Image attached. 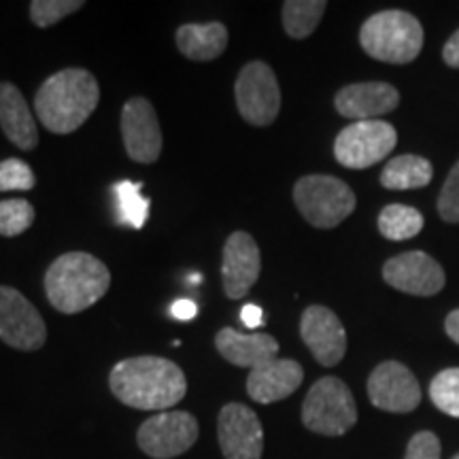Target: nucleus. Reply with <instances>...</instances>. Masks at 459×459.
<instances>
[{
    "instance_id": "nucleus-13",
    "label": "nucleus",
    "mask_w": 459,
    "mask_h": 459,
    "mask_svg": "<svg viewBox=\"0 0 459 459\" xmlns=\"http://www.w3.org/2000/svg\"><path fill=\"white\" fill-rule=\"evenodd\" d=\"M368 398L381 411L411 412L421 402V387L404 364L383 361L368 378Z\"/></svg>"
},
{
    "instance_id": "nucleus-27",
    "label": "nucleus",
    "mask_w": 459,
    "mask_h": 459,
    "mask_svg": "<svg viewBox=\"0 0 459 459\" xmlns=\"http://www.w3.org/2000/svg\"><path fill=\"white\" fill-rule=\"evenodd\" d=\"M429 398L445 415L459 419V368H446L434 377Z\"/></svg>"
},
{
    "instance_id": "nucleus-10",
    "label": "nucleus",
    "mask_w": 459,
    "mask_h": 459,
    "mask_svg": "<svg viewBox=\"0 0 459 459\" xmlns=\"http://www.w3.org/2000/svg\"><path fill=\"white\" fill-rule=\"evenodd\" d=\"M0 341L20 351H37L48 341L41 313L9 285H0Z\"/></svg>"
},
{
    "instance_id": "nucleus-23",
    "label": "nucleus",
    "mask_w": 459,
    "mask_h": 459,
    "mask_svg": "<svg viewBox=\"0 0 459 459\" xmlns=\"http://www.w3.org/2000/svg\"><path fill=\"white\" fill-rule=\"evenodd\" d=\"M328 3L324 0H287L283 4V28L291 39H307L317 30Z\"/></svg>"
},
{
    "instance_id": "nucleus-19",
    "label": "nucleus",
    "mask_w": 459,
    "mask_h": 459,
    "mask_svg": "<svg viewBox=\"0 0 459 459\" xmlns=\"http://www.w3.org/2000/svg\"><path fill=\"white\" fill-rule=\"evenodd\" d=\"M215 347L221 358L238 368H257L266 361L277 359L279 342L277 338L266 334V332H254V334H243L234 328H223L217 332Z\"/></svg>"
},
{
    "instance_id": "nucleus-17",
    "label": "nucleus",
    "mask_w": 459,
    "mask_h": 459,
    "mask_svg": "<svg viewBox=\"0 0 459 459\" xmlns=\"http://www.w3.org/2000/svg\"><path fill=\"white\" fill-rule=\"evenodd\" d=\"M400 102V94L394 85L383 82L351 83L336 94L334 105L342 117L353 122H368L394 111Z\"/></svg>"
},
{
    "instance_id": "nucleus-24",
    "label": "nucleus",
    "mask_w": 459,
    "mask_h": 459,
    "mask_svg": "<svg viewBox=\"0 0 459 459\" xmlns=\"http://www.w3.org/2000/svg\"><path fill=\"white\" fill-rule=\"evenodd\" d=\"M423 230V215L415 206L389 204L378 215V232L389 240H406Z\"/></svg>"
},
{
    "instance_id": "nucleus-12",
    "label": "nucleus",
    "mask_w": 459,
    "mask_h": 459,
    "mask_svg": "<svg viewBox=\"0 0 459 459\" xmlns=\"http://www.w3.org/2000/svg\"><path fill=\"white\" fill-rule=\"evenodd\" d=\"M220 446L226 459H262L264 429L260 419L249 406L230 402L217 421Z\"/></svg>"
},
{
    "instance_id": "nucleus-8",
    "label": "nucleus",
    "mask_w": 459,
    "mask_h": 459,
    "mask_svg": "<svg viewBox=\"0 0 459 459\" xmlns=\"http://www.w3.org/2000/svg\"><path fill=\"white\" fill-rule=\"evenodd\" d=\"M238 111L247 124L271 126L281 111V90L274 71L266 62H249L234 85Z\"/></svg>"
},
{
    "instance_id": "nucleus-11",
    "label": "nucleus",
    "mask_w": 459,
    "mask_h": 459,
    "mask_svg": "<svg viewBox=\"0 0 459 459\" xmlns=\"http://www.w3.org/2000/svg\"><path fill=\"white\" fill-rule=\"evenodd\" d=\"M122 139L126 153L141 164H153L162 153V130L156 108L143 96L130 99L122 108Z\"/></svg>"
},
{
    "instance_id": "nucleus-4",
    "label": "nucleus",
    "mask_w": 459,
    "mask_h": 459,
    "mask_svg": "<svg viewBox=\"0 0 459 459\" xmlns=\"http://www.w3.org/2000/svg\"><path fill=\"white\" fill-rule=\"evenodd\" d=\"M359 43L366 54L389 65H409L423 48V26L406 11L389 9L364 22Z\"/></svg>"
},
{
    "instance_id": "nucleus-26",
    "label": "nucleus",
    "mask_w": 459,
    "mask_h": 459,
    "mask_svg": "<svg viewBox=\"0 0 459 459\" xmlns=\"http://www.w3.org/2000/svg\"><path fill=\"white\" fill-rule=\"evenodd\" d=\"M34 223V206L24 198L0 200V237H20Z\"/></svg>"
},
{
    "instance_id": "nucleus-9",
    "label": "nucleus",
    "mask_w": 459,
    "mask_h": 459,
    "mask_svg": "<svg viewBox=\"0 0 459 459\" xmlns=\"http://www.w3.org/2000/svg\"><path fill=\"white\" fill-rule=\"evenodd\" d=\"M198 434L196 417L186 411H164L143 423L136 440H139L141 451L149 457L172 459L192 449Z\"/></svg>"
},
{
    "instance_id": "nucleus-25",
    "label": "nucleus",
    "mask_w": 459,
    "mask_h": 459,
    "mask_svg": "<svg viewBox=\"0 0 459 459\" xmlns=\"http://www.w3.org/2000/svg\"><path fill=\"white\" fill-rule=\"evenodd\" d=\"M143 183L119 181L113 186L115 204H117V220L124 226L141 230L149 220V198L141 194Z\"/></svg>"
},
{
    "instance_id": "nucleus-28",
    "label": "nucleus",
    "mask_w": 459,
    "mask_h": 459,
    "mask_svg": "<svg viewBox=\"0 0 459 459\" xmlns=\"http://www.w3.org/2000/svg\"><path fill=\"white\" fill-rule=\"evenodd\" d=\"M83 9L82 0H32L30 20L39 28H51L66 15L77 13Z\"/></svg>"
},
{
    "instance_id": "nucleus-3",
    "label": "nucleus",
    "mask_w": 459,
    "mask_h": 459,
    "mask_svg": "<svg viewBox=\"0 0 459 459\" xmlns=\"http://www.w3.org/2000/svg\"><path fill=\"white\" fill-rule=\"evenodd\" d=\"M111 273L85 251L60 255L45 273V294L57 313L74 315L90 308L108 291Z\"/></svg>"
},
{
    "instance_id": "nucleus-16",
    "label": "nucleus",
    "mask_w": 459,
    "mask_h": 459,
    "mask_svg": "<svg viewBox=\"0 0 459 459\" xmlns=\"http://www.w3.org/2000/svg\"><path fill=\"white\" fill-rule=\"evenodd\" d=\"M300 336L321 366H336L347 353V332L328 307L313 304L302 313Z\"/></svg>"
},
{
    "instance_id": "nucleus-1",
    "label": "nucleus",
    "mask_w": 459,
    "mask_h": 459,
    "mask_svg": "<svg viewBox=\"0 0 459 459\" xmlns=\"http://www.w3.org/2000/svg\"><path fill=\"white\" fill-rule=\"evenodd\" d=\"M108 385L115 398L130 409L166 411L186 398V375L175 361L141 355L113 366Z\"/></svg>"
},
{
    "instance_id": "nucleus-7",
    "label": "nucleus",
    "mask_w": 459,
    "mask_h": 459,
    "mask_svg": "<svg viewBox=\"0 0 459 459\" xmlns=\"http://www.w3.org/2000/svg\"><path fill=\"white\" fill-rule=\"evenodd\" d=\"M398 134L392 124L381 119L353 122L341 130L334 143V156L344 169H368L383 162L394 152Z\"/></svg>"
},
{
    "instance_id": "nucleus-32",
    "label": "nucleus",
    "mask_w": 459,
    "mask_h": 459,
    "mask_svg": "<svg viewBox=\"0 0 459 459\" xmlns=\"http://www.w3.org/2000/svg\"><path fill=\"white\" fill-rule=\"evenodd\" d=\"M170 315L179 321H192L198 315V304L189 298H179L170 304Z\"/></svg>"
},
{
    "instance_id": "nucleus-14",
    "label": "nucleus",
    "mask_w": 459,
    "mask_h": 459,
    "mask_svg": "<svg viewBox=\"0 0 459 459\" xmlns=\"http://www.w3.org/2000/svg\"><path fill=\"white\" fill-rule=\"evenodd\" d=\"M383 279L411 296H434L445 287L443 266L423 251H409L387 260Z\"/></svg>"
},
{
    "instance_id": "nucleus-15",
    "label": "nucleus",
    "mask_w": 459,
    "mask_h": 459,
    "mask_svg": "<svg viewBox=\"0 0 459 459\" xmlns=\"http://www.w3.org/2000/svg\"><path fill=\"white\" fill-rule=\"evenodd\" d=\"M262 257L260 247L247 232H232L223 245L221 281L223 291L232 300L245 298L260 279Z\"/></svg>"
},
{
    "instance_id": "nucleus-34",
    "label": "nucleus",
    "mask_w": 459,
    "mask_h": 459,
    "mask_svg": "<svg viewBox=\"0 0 459 459\" xmlns=\"http://www.w3.org/2000/svg\"><path fill=\"white\" fill-rule=\"evenodd\" d=\"M443 57L446 65L453 68H459V30L455 34H451V39L446 41L443 49Z\"/></svg>"
},
{
    "instance_id": "nucleus-30",
    "label": "nucleus",
    "mask_w": 459,
    "mask_h": 459,
    "mask_svg": "<svg viewBox=\"0 0 459 459\" xmlns=\"http://www.w3.org/2000/svg\"><path fill=\"white\" fill-rule=\"evenodd\" d=\"M438 213L445 221L459 223V162L453 166L438 196Z\"/></svg>"
},
{
    "instance_id": "nucleus-33",
    "label": "nucleus",
    "mask_w": 459,
    "mask_h": 459,
    "mask_svg": "<svg viewBox=\"0 0 459 459\" xmlns=\"http://www.w3.org/2000/svg\"><path fill=\"white\" fill-rule=\"evenodd\" d=\"M240 321H243L249 330L260 328L264 324V311L257 304H245L243 311H240Z\"/></svg>"
},
{
    "instance_id": "nucleus-2",
    "label": "nucleus",
    "mask_w": 459,
    "mask_h": 459,
    "mask_svg": "<svg viewBox=\"0 0 459 459\" xmlns=\"http://www.w3.org/2000/svg\"><path fill=\"white\" fill-rule=\"evenodd\" d=\"M99 100L100 88L94 74L85 68H65L39 88L34 113L54 134H71L88 122Z\"/></svg>"
},
{
    "instance_id": "nucleus-20",
    "label": "nucleus",
    "mask_w": 459,
    "mask_h": 459,
    "mask_svg": "<svg viewBox=\"0 0 459 459\" xmlns=\"http://www.w3.org/2000/svg\"><path fill=\"white\" fill-rule=\"evenodd\" d=\"M0 128L22 152H32L39 145L34 115L26 105L24 94L9 82L0 83Z\"/></svg>"
},
{
    "instance_id": "nucleus-5",
    "label": "nucleus",
    "mask_w": 459,
    "mask_h": 459,
    "mask_svg": "<svg viewBox=\"0 0 459 459\" xmlns=\"http://www.w3.org/2000/svg\"><path fill=\"white\" fill-rule=\"evenodd\" d=\"M294 203L311 226L330 230L355 211L353 189L330 175H308L294 186Z\"/></svg>"
},
{
    "instance_id": "nucleus-36",
    "label": "nucleus",
    "mask_w": 459,
    "mask_h": 459,
    "mask_svg": "<svg viewBox=\"0 0 459 459\" xmlns=\"http://www.w3.org/2000/svg\"><path fill=\"white\" fill-rule=\"evenodd\" d=\"M453 459H459V453H457V455H455V457H453Z\"/></svg>"
},
{
    "instance_id": "nucleus-29",
    "label": "nucleus",
    "mask_w": 459,
    "mask_h": 459,
    "mask_svg": "<svg viewBox=\"0 0 459 459\" xmlns=\"http://www.w3.org/2000/svg\"><path fill=\"white\" fill-rule=\"evenodd\" d=\"M34 183V172L24 160L9 158L0 162V192H28Z\"/></svg>"
},
{
    "instance_id": "nucleus-22",
    "label": "nucleus",
    "mask_w": 459,
    "mask_h": 459,
    "mask_svg": "<svg viewBox=\"0 0 459 459\" xmlns=\"http://www.w3.org/2000/svg\"><path fill=\"white\" fill-rule=\"evenodd\" d=\"M434 177L432 164L421 156H400L385 164L381 172V186L387 189L426 187Z\"/></svg>"
},
{
    "instance_id": "nucleus-31",
    "label": "nucleus",
    "mask_w": 459,
    "mask_h": 459,
    "mask_svg": "<svg viewBox=\"0 0 459 459\" xmlns=\"http://www.w3.org/2000/svg\"><path fill=\"white\" fill-rule=\"evenodd\" d=\"M443 449H440V440L434 432H419L411 438L406 446L404 459H440Z\"/></svg>"
},
{
    "instance_id": "nucleus-6",
    "label": "nucleus",
    "mask_w": 459,
    "mask_h": 459,
    "mask_svg": "<svg viewBox=\"0 0 459 459\" xmlns=\"http://www.w3.org/2000/svg\"><path fill=\"white\" fill-rule=\"evenodd\" d=\"M302 423L321 436H342L358 423V406L347 383L336 377L319 378L302 404Z\"/></svg>"
},
{
    "instance_id": "nucleus-18",
    "label": "nucleus",
    "mask_w": 459,
    "mask_h": 459,
    "mask_svg": "<svg viewBox=\"0 0 459 459\" xmlns=\"http://www.w3.org/2000/svg\"><path fill=\"white\" fill-rule=\"evenodd\" d=\"M304 370L296 359H273L257 366L247 377V394L260 404L287 398L302 385Z\"/></svg>"
},
{
    "instance_id": "nucleus-21",
    "label": "nucleus",
    "mask_w": 459,
    "mask_h": 459,
    "mask_svg": "<svg viewBox=\"0 0 459 459\" xmlns=\"http://www.w3.org/2000/svg\"><path fill=\"white\" fill-rule=\"evenodd\" d=\"M177 48L187 60L211 62L228 48V28L220 22L209 24H183L175 34Z\"/></svg>"
},
{
    "instance_id": "nucleus-35",
    "label": "nucleus",
    "mask_w": 459,
    "mask_h": 459,
    "mask_svg": "<svg viewBox=\"0 0 459 459\" xmlns=\"http://www.w3.org/2000/svg\"><path fill=\"white\" fill-rule=\"evenodd\" d=\"M445 330H446V334H449L451 341L459 344V308L457 311H451L449 315H446Z\"/></svg>"
}]
</instances>
